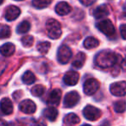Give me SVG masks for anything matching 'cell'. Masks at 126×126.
Masks as SVG:
<instances>
[{"instance_id":"obj_26","label":"cell","mask_w":126,"mask_h":126,"mask_svg":"<svg viewBox=\"0 0 126 126\" xmlns=\"http://www.w3.org/2000/svg\"><path fill=\"white\" fill-rule=\"evenodd\" d=\"M44 92H45V87L42 85H36L31 89L32 95L35 97H41L43 95Z\"/></svg>"},{"instance_id":"obj_5","label":"cell","mask_w":126,"mask_h":126,"mask_svg":"<svg viewBox=\"0 0 126 126\" xmlns=\"http://www.w3.org/2000/svg\"><path fill=\"white\" fill-rule=\"evenodd\" d=\"M72 57V51L67 46L62 45L58 48L57 60L61 64H67Z\"/></svg>"},{"instance_id":"obj_17","label":"cell","mask_w":126,"mask_h":126,"mask_svg":"<svg viewBox=\"0 0 126 126\" xmlns=\"http://www.w3.org/2000/svg\"><path fill=\"white\" fill-rule=\"evenodd\" d=\"M85 61H86V54L82 52H79V53H78L76 57L74 58L72 65H73V67H75V68L79 69L83 67V65L85 64Z\"/></svg>"},{"instance_id":"obj_1","label":"cell","mask_w":126,"mask_h":126,"mask_svg":"<svg viewBox=\"0 0 126 126\" xmlns=\"http://www.w3.org/2000/svg\"><path fill=\"white\" fill-rule=\"evenodd\" d=\"M119 55L110 50H102L95 56L94 62L98 67L101 68H108L117 64Z\"/></svg>"},{"instance_id":"obj_31","label":"cell","mask_w":126,"mask_h":126,"mask_svg":"<svg viewBox=\"0 0 126 126\" xmlns=\"http://www.w3.org/2000/svg\"><path fill=\"white\" fill-rule=\"evenodd\" d=\"M121 67H122V68L124 69V70L126 71V58L122 61V63H121Z\"/></svg>"},{"instance_id":"obj_9","label":"cell","mask_w":126,"mask_h":126,"mask_svg":"<svg viewBox=\"0 0 126 126\" xmlns=\"http://www.w3.org/2000/svg\"><path fill=\"white\" fill-rule=\"evenodd\" d=\"M19 110L26 114H33L36 110V105L32 100L24 99L20 103Z\"/></svg>"},{"instance_id":"obj_28","label":"cell","mask_w":126,"mask_h":126,"mask_svg":"<svg viewBox=\"0 0 126 126\" xmlns=\"http://www.w3.org/2000/svg\"><path fill=\"white\" fill-rule=\"evenodd\" d=\"M11 28H10L8 25H2L1 26V29H0V35H1V37L3 39L4 38H8V37L11 36Z\"/></svg>"},{"instance_id":"obj_7","label":"cell","mask_w":126,"mask_h":126,"mask_svg":"<svg viewBox=\"0 0 126 126\" xmlns=\"http://www.w3.org/2000/svg\"><path fill=\"white\" fill-rule=\"evenodd\" d=\"M100 84L97 79H88L85 81L83 90H84L85 94L86 95H93L98 89H99Z\"/></svg>"},{"instance_id":"obj_20","label":"cell","mask_w":126,"mask_h":126,"mask_svg":"<svg viewBox=\"0 0 126 126\" xmlns=\"http://www.w3.org/2000/svg\"><path fill=\"white\" fill-rule=\"evenodd\" d=\"M98 42L95 37H93V36H88L85 39L84 41V47L87 49H92V48H94V47H98Z\"/></svg>"},{"instance_id":"obj_29","label":"cell","mask_w":126,"mask_h":126,"mask_svg":"<svg viewBox=\"0 0 126 126\" xmlns=\"http://www.w3.org/2000/svg\"><path fill=\"white\" fill-rule=\"evenodd\" d=\"M119 30H120V34L122 38L126 40V24H122L120 26V28H119Z\"/></svg>"},{"instance_id":"obj_32","label":"cell","mask_w":126,"mask_h":126,"mask_svg":"<svg viewBox=\"0 0 126 126\" xmlns=\"http://www.w3.org/2000/svg\"><path fill=\"white\" fill-rule=\"evenodd\" d=\"M15 1H23V0H15Z\"/></svg>"},{"instance_id":"obj_15","label":"cell","mask_w":126,"mask_h":126,"mask_svg":"<svg viewBox=\"0 0 126 126\" xmlns=\"http://www.w3.org/2000/svg\"><path fill=\"white\" fill-rule=\"evenodd\" d=\"M1 110L4 115H10L13 112V105L10 98H2V100H1Z\"/></svg>"},{"instance_id":"obj_6","label":"cell","mask_w":126,"mask_h":126,"mask_svg":"<svg viewBox=\"0 0 126 126\" xmlns=\"http://www.w3.org/2000/svg\"><path fill=\"white\" fill-rule=\"evenodd\" d=\"M79 99H80V96L79 93L76 91H72L65 96L63 100V105L66 108H72L79 103Z\"/></svg>"},{"instance_id":"obj_19","label":"cell","mask_w":126,"mask_h":126,"mask_svg":"<svg viewBox=\"0 0 126 126\" xmlns=\"http://www.w3.org/2000/svg\"><path fill=\"white\" fill-rule=\"evenodd\" d=\"M15 49H16V47H15L14 44H12L11 42H7V43L4 44V45L1 47L0 50H1L2 55L8 57V56H11L14 54Z\"/></svg>"},{"instance_id":"obj_27","label":"cell","mask_w":126,"mask_h":126,"mask_svg":"<svg viewBox=\"0 0 126 126\" xmlns=\"http://www.w3.org/2000/svg\"><path fill=\"white\" fill-rule=\"evenodd\" d=\"M22 44H23V47H30L31 46H33L34 44V37L32 35H24V36L22 38Z\"/></svg>"},{"instance_id":"obj_4","label":"cell","mask_w":126,"mask_h":126,"mask_svg":"<svg viewBox=\"0 0 126 126\" xmlns=\"http://www.w3.org/2000/svg\"><path fill=\"white\" fill-rule=\"evenodd\" d=\"M83 115L89 121H96L101 117L102 112L99 109L93 105H86L83 110Z\"/></svg>"},{"instance_id":"obj_25","label":"cell","mask_w":126,"mask_h":126,"mask_svg":"<svg viewBox=\"0 0 126 126\" xmlns=\"http://www.w3.org/2000/svg\"><path fill=\"white\" fill-rule=\"evenodd\" d=\"M114 110L117 113H123L126 110V102L124 100H120L114 103Z\"/></svg>"},{"instance_id":"obj_10","label":"cell","mask_w":126,"mask_h":126,"mask_svg":"<svg viewBox=\"0 0 126 126\" xmlns=\"http://www.w3.org/2000/svg\"><path fill=\"white\" fill-rule=\"evenodd\" d=\"M79 79V74L75 71H68L66 73L63 78V81L67 86H74L78 83Z\"/></svg>"},{"instance_id":"obj_21","label":"cell","mask_w":126,"mask_h":126,"mask_svg":"<svg viewBox=\"0 0 126 126\" xmlns=\"http://www.w3.org/2000/svg\"><path fill=\"white\" fill-rule=\"evenodd\" d=\"M22 80L24 84L26 85H31L35 83V76L31 71H26L22 76Z\"/></svg>"},{"instance_id":"obj_18","label":"cell","mask_w":126,"mask_h":126,"mask_svg":"<svg viewBox=\"0 0 126 126\" xmlns=\"http://www.w3.org/2000/svg\"><path fill=\"white\" fill-rule=\"evenodd\" d=\"M79 121H80V119L76 114L69 113L65 116V117L63 119V124L66 125H74V124H79Z\"/></svg>"},{"instance_id":"obj_2","label":"cell","mask_w":126,"mask_h":126,"mask_svg":"<svg viewBox=\"0 0 126 126\" xmlns=\"http://www.w3.org/2000/svg\"><path fill=\"white\" fill-rule=\"evenodd\" d=\"M46 30L47 34L51 39H58L61 35V27L60 23L55 19L47 20L46 23Z\"/></svg>"},{"instance_id":"obj_12","label":"cell","mask_w":126,"mask_h":126,"mask_svg":"<svg viewBox=\"0 0 126 126\" xmlns=\"http://www.w3.org/2000/svg\"><path fill=\"white\" fill-rule=\"evenodd\" d=\"M61 98V92L60 89H54L49 93L47 103L51 105H58Z\"/></svg>"},{"instance_id":"obj_24","label":"cell","mask_w":126,"mask_h":126,"mask_svg":"<svg viewBox=\"0 0 126 126\" xmlns=\"http://www.w3.org/2000/svg\"><path fill=\"white\" fill-rule=\"evenodd\" d=\"M51 47L50 42H40V43L37 45V50L39 51V53L42 54H46L47 52H48L49 48Z\"/></svg>"},{"instance_id":"obj_30","label":"cell","mask_w":126,"mask_h":126,"mask_svg":"<svg viewBox=\"0 0 126 126\" xmlns=\"http://www.w3.org/2000/svg\"><path fill=\"white\" fill-rule=\"evenodd\" d=\"M79 1L83 4V5L89 6V5H91V4H93L96 0H79Z\"/></svg>"},{"instance_id":"obj_8","label":"cell","mask_w":126,"mask_h":126,"mask_svg":"<svg viewBox=\"0 0 126 126\" xmlns=\"http://www.w3.org/2000/svg\"><path fill=\"white\" fill-rule=\"evenodd\" d=\"M110 91L112 95L117 97H123L126 95V81L112 83L110 86Z\"/></svg>"},{"instance_id":"obj_3","label":"cell","mask_w":126,"mask_h":126,"mask_svg":"<svg viewBox=\"0 0 126 126\" xmlns=\"http://www.w3.org/2000/svg\"><path fill=\"white\" fill-rule=\"evenodd\" d=\"M97 28L104 33L108 37H111L115 35V28H114L113 23L109 19H105L103 21L99 22L97 24Z\"/></svg>"},{"instance_id":"obj_14","label":"cell","mask_w":126,"mask_h":126,"mask_svg":"<svg viewBox=\"0 0 126 126\" xmlns=\"http://www.w3.org/2000/svg\"><path fill=\"white\" fill-rule=\"evenodd\" d=\"M110 13L109 11V8L105 4H101V5L98 6V7L95 9V11H93V16L97 19H101L105 16H107Z\"/></svg>"},{"instance_id":"obj_16","label":"cell","mask_w":126,"mask_h":126,"mask_svg":"<svg viewBox=\"0 0 126 126\" xmlns=\"http://www.w3.org/2000/svg\"><path fill=\"white\" fill-rule=\"evenodd\" d=\"M43 116L47 119V120L53 121L56 120L58 117V110L54 107H47L43 110Z\"/></svg>"},{"instance_id":"obj_23","label":"cell","mask_w":126,"mask_h":126,"mask_svg":"<svg viewBox=\"0 0 126 126\" xmlns=\"http://www.w3.org/2000/svg\"><path fill=\"white\" fill-rule=\"evenodd\" d=\"M30 30V23L29 21H23L16 28V33L24 34Z\"/></svg>"},{"instance_id":"obj_22","label":"cell","mask_w":126,"mask_h":126,"mask_svg":"<svg viewBox=\"0 0 126 126\" xmlns=\"http://www.w3.org/2000/svg\"><path fill=\"white\" fill-rule=\"evenodd\" d=\"M52 0H33L32 4L36 9H44L51 4Z\"/></svg>"},{"instance_id":"obj_11","label":"cell","mask_w":126,"mask_h":126,"mask_svg":"<svg viewBox=\"0 0 126 126\" xmlns=\"http://www.w3.org/2000/svg\"><path fill=\"white\" fill-rule=\"evenodd\" d=\"M21 11L17 6L15 5H10L6 8L5 11V19L9 22L14 21L19 16Z\"/></svg>"},{"instance_id":"obj_13","label":"cell","mask_w":126,"mask_h":126,"mask_svg":"<svg viewBox=\"0 0 126 126\" xmlns=\"http://www.w3.org/2000/svg\"><path fill=\"white\" fill-rule=\"evenodd\" d=\"M71 11V6L67 2H60L55 6V12L59 16H66Z\"/></svg>"}]
</instances>
